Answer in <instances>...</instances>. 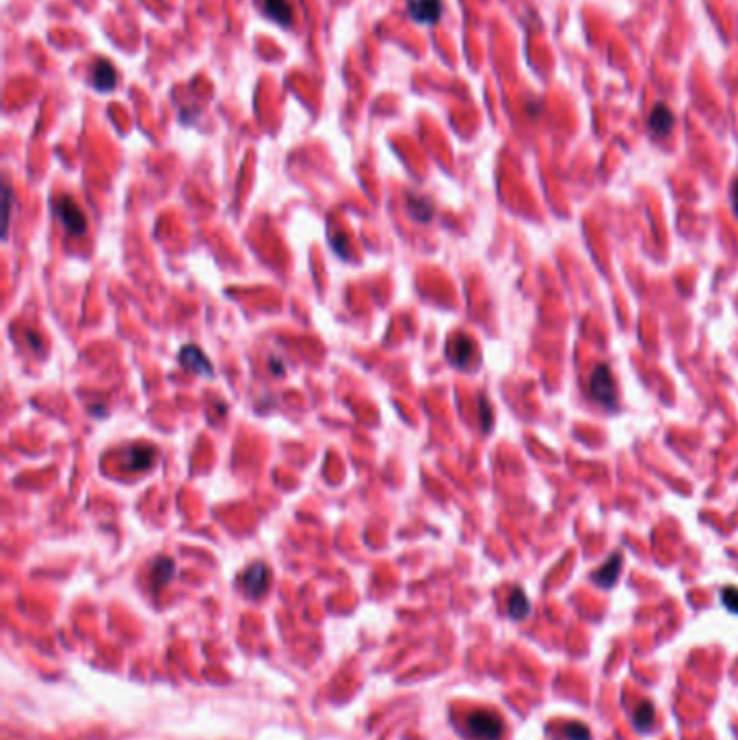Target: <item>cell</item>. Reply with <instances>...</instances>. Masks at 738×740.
Listing matches in <instances>:
<instances>
[{
  "instance_id": "cell-1",
  "label": "cell",
  "mask_w": 738,
  "mask_h": 740,
  "mask_svg": "<svg viewBox=\"0 0 738 740\" xmlns=\"http://www.w3.org/2000/svg\"><path fill=\"white\" fill-rule=\"evenodd\" d=\"M468 731L477 740H500L502 736V721L498 714L490 710H477L472 712L465 721Z\"/></svg>"
},
{
  "instance_id": "cell-2",
  "label": "cell",
  "mask_w": 738,
  "mask_h": 740,
  "mask_svg": "<svg viewBox=\"0 0 738 740\" xmlns=\"http://www.w3.org/2000/svg\"><path fill=\"white\" fill-rule=\"evenodd\" d=\"M52 210L59 217V221L65 226V230L74 236H83L87 230V219L83 215V210L74 204V199L70 197H61L52 201Z\"/></svg>"
},
{
  "instance_id": "cell-3",
  "label": "cell",
  "mask_w": 738,
  "mask_h": 740,
  "mask_svg": "<svg viewBox=\"0 0 738 740\" xmlns=\"http://www.w3.org/2000/svg\"><path fill=\"white\" fill-rule=\"evenodd\" d=\"M589 388H591V394L596 396V401H600L604 407H613L615 405V381H613V375L606 364H600L594 368L591 373V379H589Z\"/></svg>"
},
{
  "instance_id": "cell-4",
  "label": "cell",
  "mask_w": 738,
  "mask_h": 740,
  "mask_svg": "<svg viewBox=\"0 0 738 740\" xmlns=\"http://www.w3.org/2000/svg\"><path fill=\"white\" fill-rule=\"evenodd\" d=\"M269 580H271L269 567L265 563H253L245 569V574L241 578V585L249 598H260V596H265V591L269 589Z\"/></svg>"
},
{
  "instance_id": "cell-5",
  "label": "cell",
  "mask_w": 738,
  "mask_h": 740,
  "mask_svg": "<svg viewBox=\"0 0 738 740\" xmlns=\"http://www.w3.org/2000/svg\"><path fill=\"white\" fill-rule=\"evenodd\" d=\"M156 461V450L149 444H135L122 455V467L126 472H147Z\"/></svg>"
},
{
  "instance_id": "cell-6",
  "label": "cell",
  "mask_w": 738,
  "mask_h": 740,
  "mask_svg": "<svg viewBox=\"0 0 738 740\" xmlns=\"http://www.w3.org/2000/svg\"><path fill=\"white\" fill-rule=\"evenodd\" d=\"M442 0H407V14L418 24H436L442 16Z\"/></svg>"
},
{
  "instance_id": "cell-7",
  "label": "cell",
  "mask_w": 738,
  "mask_h": 740,
  "mask_svg": "<svg viewBox=\"0 0 738 740\" xmlns=\"http://www.w3.org/2000/svg\"><path fill=\"white\" fill-rule=\"evenodd\" d=\"M178 359H180V364L186 370H191V373H197V375H204V377H213V364H210V359L201 353L199 347H195V344L182 347Z\"/></svg>"
},
{
  "instance_id": "cell-8",
  "label": "cell",
  "mask_w": 738,
  "mask_h": 740,
  "mask_svg": "<svg viewBox=\"0 0 738 740\" xmlns=\"http://www.w3.org/2000/svg\"><path fill=\"white\" fill-rule=\"evenodd\" d=\"M446 353H448V359L453 361V366H457V368H468L470 361H472V357H474V342H472L468 336L459 334V336H455V338L448 342Z\"/></svg>"
},
{
  "instance_id": "cell-9",
  "label": "cell",
  "mask_w": 738,
  "mask_h": 740,
  "mask_svg": "<svg viewBox=\"0 0 738 740\" xmlns=\"http://www.w3.org/2000/svg\"><path fill=\"white\" fill-rule=\"evenodd\" d=\"M673 124H675V120H673L671 109L665 107V104H656V107L652 109V113H650V122H648L650 132L656 139H663V137H667L673 130Z\"/></svg>"
},
{
  "instance_id": "cell-10",
  "label": "cell",
  "mask_w": 738,
  "mask_h": 740,
  "mask_svg": "<svg viewBox=\"0 0 738 740\" xmlns=\"http://www.w3.org/2000/svg\"><path fill=\"white\" fill-rule=\"evenodd\" d=\"M621 563H623V559H621L619 552L613 554V556H608V561L594 574V583H596L598 587H602V589H611V587L617 583V578H619Z\"/></svg>"
},
{
  "instance_id": "cell-11",
  "label": "cell",
  "mask_w": 738,
  "mask_h": 740,
  "mask_svg": "<svg viewBox=\"0 0 738 740\" xmlns=\"http://www.w3.org/2000/svg\"><path fill=\"white\" fill-rule=\"evenodd\" d=\"M91 83H93V87L100 89V91L113 89L115 83H117V72H115V68H113L109 61H104V59L95 61L93 68H91Z\"/></svg>"
},
{
  "instance_id": "cell-12",
  "label": "cell",
  "mask_w": 738,
  "mask_h": 740,
  "mask_svg": "<svg viewBox=\"0 0 738 740\" xmlns=\"http://www.w3.org/2000/svg\"><path fill=\"white\" fill-rule=\"evenodd\" d=\"M174 574H176V563L169 556L156 559L154 565H152V587L154 589L165 587L169 580L174 578Z\"/></svg>"
},
{
  "instance_id": "cell-13",
  "label": "cell",
  "mask_w": 738,
  "mask_h": 740,
  "mask_svg": "<svg viewBox=\"0 0 738 740\" xmlns=\"http://www.w3.org/2000/svg\"><path fill=\"white\" fill-rule=\"evenodd\" d=\"M407 210H409V215L420 223H427L433 217V204L427 197H420V195L407 197Z\"/></svg>"
},
{
  "instance_id": "cell-14",
  "label": "cell",
  "mask_w": 738,
  "mask_h": 740,
  "mask_svg": "<svg viewBox=\"0 0 738 740\" xmlns=\"http://www.w3.org/2000/svg\"><path fill=\"white\" fill-rule=\"evenodd\" d=\"M262 7H265V14L269 18H273L275 22H280L282 26H288L292 24V9L288 5V0H265L262 3Z\"/></svg>"
},
{
  "instance_id": "cell-15",
  "label": "cell",
  "mask_w": 738,
  "mask_h": 740,
  "mask_svg": "<svg viewBox=\"0 0 738 740\" xmlns=\"http://www.w3.org/2000/svg\"><path fill=\"white\" fill-rule=\"evenodd\" d=\"M529 613H531L529 598H526V593L520 587H515L511 591V596H509V615H511V619L522 621L524 617H529Z\"/></svg>"
},
{
  "instance_id": "cell-16",
  "label": "cell",
  "mask_w": 738,
  "mask_h": 740,
  "mask_svg": "<svg viewBox=\"0 0 738 740\" xmlns=\"http://www.w3.org/2000/svg\"><path fill=\"white\" fill-rule=\"evenodd\" d=\"M654 714H656L654 704L643 702V704L637 708V712H635V725H637V729H639V731L650 729V727H652V723H654Z\"/></svg>"
},
{
  "instance_id": "cell-17",
  "label": "cell",
  "mask_w": 738,
  "mask_h": 740,
  "mask_svg": "<svg viewBox=\"0 0 738 740\" xmlns=\"http://www.w3.org/2000/svg\"><path fill=\"white\" fill-rule=\"evenodd\" d=\"M563 731H565L567 740H591V731L583 723H567Z\"/></svg>"
},
{
  "instance_id": "cell-18",
  "label": "cell",
  "mask_w": 738,
  "mask_h": 740,
  "mask_svg": "<svg viewBox=\"0 0 738 740\" xmlns=\"http://www.w3.org/2000/svg\"><path fill=\"white\" fill-rule=\"evenodd\" d=\"M721 600H723V606L732 613L738 615V589L736 587H725L721 591Z\"/></svg>"
},
{
  "instance_id": "cell-19",
  "label": "cell",
  "mask_w": 738,
  "mask_h": 740,
  "mask_svg": "<svg viewBox=\"0 0 738 740\" xmlns=\"http://www.w3.org/2000/svg\"><path fill=\"white\" fill-rule=\"evenodd\" d=\"M479 411H481V422H483V429L490 431L492 427V411H490V405L485 398H481V405H479Z\"/></svg>"
},
{
  "instance_id": "cell-20",
  "label": "cell",
  "mask_w": 738,
  "mask_h": 740,
  "mask_svg": "<svg viewBox=\"0 0 738 740\" xmlns=\"http://www.w3.org/2000/svg\"><path fill=\"white\" fill-rule=\"evenodd\" d=\"M732 206H734V213L738 217V180L732 182Z\"/></svg>"
},
{
  "instance_id": "cell-21",
  "label": "cell",
  "mask_w": 738,
  "mask_h": 740,
  "mask_svg": "<svg viewBox=\"0 0 738 740\" xmlns=\"http://www.w3.org/2000/svg\"><path fill=\"white\" fill-rule=\"evenodd\" d=\"M271 370H273V375H282V373H284V364H282L280 359H278V361L271 359Z\"/></svg>"
}]
</instances>
